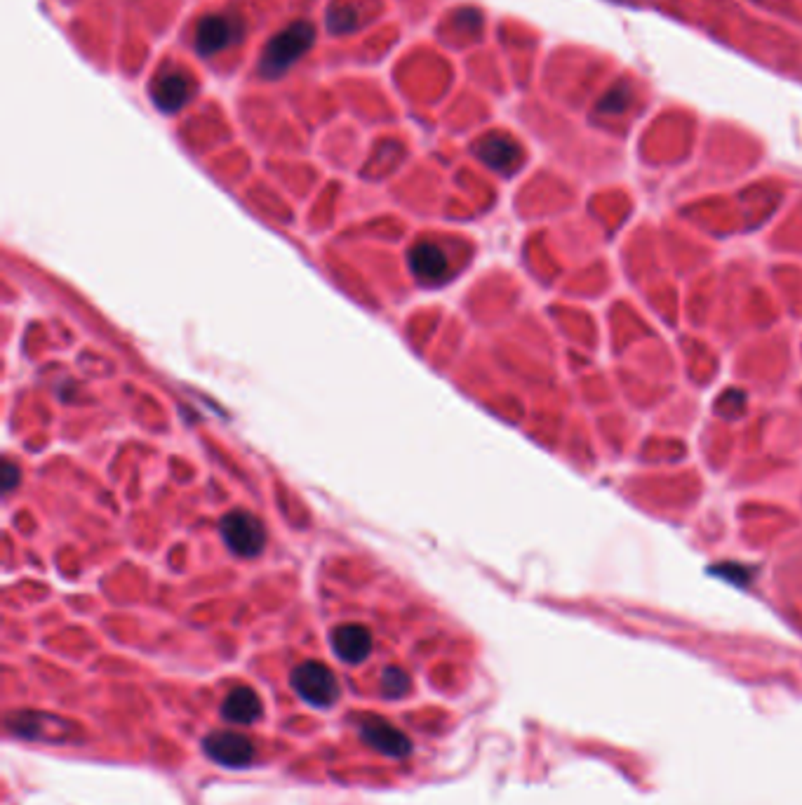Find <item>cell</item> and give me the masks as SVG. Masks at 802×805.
I'll list each match as a JSON object with an SVG mask.
<instances>
[{"instance_id": "3", "label": "cell", "mask_w": 802, "mask_h": 805, "mask_svg": "<svg viewBox=\"0 0 802 805\" xmlns=\"http://www.w3.org/2000/svg\"><path fill=\"white\" fill-rule=\"evenodd\" d=\"M219 530H222L224 544L236 556L255 558L257 554H262L266 544L264 528L262 523H259L252 514H247V511H231V514H226L222 518Z\"/></svg>"}, {"instance_id": "6", "label": "cell", "mask_w": 802, "mask_h": 805, "mask_svg": "<svg viewBox=\"0 0 802 805\" xmlns=\"http://www.w3.org/2000/svg\"><path fill=\"white\" fill-rule=\"evenodd\" d=\"M360 737L367 747H372L374 751L384 756L393 758H405L412 751V742L400 733L396 725H391L389 721L379 716H365L360 721Z\"/></svg>"}, {"instance_id": "4", "label": "cell", "mask_w": 802, "mask_h": 805, "mask_svg": "<svg viewBox=\"0 0 802 805\" xmlns=\"http://www.w3.org/2000/svg\"><path fill=\"white\" fill-rule=\"evenodd\" d=\"M203 749L212 761L226 768H247L255 761V744L247 735L233 733V730H217L207 735Z\"/></svg>"}, {"instance_id": "7", "label": "cell", "mask_w": 802, "mask_h": 805, "mask_svg": "<svg viewBox=\"0 0 802 805\" xmlns=\"http://www.w3.org/2000/svg\"><path fill=\"white\" fill-rule=\"evenodd\" d=\"M193 81L182 69L163 71L151 85V97L160 111L175 113L191 99Z\"/></svg>"}, {"instance_id": "14", "label": "cell", "mask_w": 802, "mask_h": 805, "mask_svg": "<svg viewBox=\"0 0 802 805\" xmlns=\"http://www.w3.org/2000/svg\"><path fill=\"white\" fill-rule=\"evenodd\" d=\"M17 476H19V474H17V469H15V467H12V464H10V462H8V464H5V490H12V488H15V483H17Z\"/></svg>"}, {"instance_id": "9", "label": "cell", "mask_w": 802, "mask_h": 805, "mask_svg": "<svg viewBox=\"0 0 802 805\" xmlns=\"http://www.w3.org/2000/svg\"><path fill=\"white\" fill-rule=\"evenodd\" d=\"M330 643L337 657L349 664L365 662L367 655L372 653V634L363 624H342L332 631Z\"/></svg>"}, {"instance_id": "8", "label": "cell", "mask_w": 802, "mask_h": 805, "mask_svg": "<svg viewBox=\"0 0 802 805\" xmlns=\"http://www.w3.org/2000/svg\"><path fill=\"white\" fill-rule=\"evenodd\" d=\"M407 264H410V271L421 283H440L450 274L445 252L429 241L412 245L410 252H407Z\"/></svg>"}, {"instance_id": "10", "label": "cell", "mask_w": 802, "mask_h": 805, "mask_svg": "<svg viewBox=\"0 0 802 805\" xmlns=\"http://www.w3.org/2000/svg\"><path fill=\"white\" fill-rule=\"evenodd\" d=\"M478 156L485 165H490L492 170L504 172V175H511L513 170L518 168L520 161H523V151L520 146L513 142L511 137L504 135H492L485 137L483 142L478 144Z\"/></svg>"}, {"instance_id": "12", "label": "cell", "mask_w": 802, "mask_h": 805, "mask_svg": "<svg viewBox=\"0 0 802 805\" xmlns=\"http://www.w3.org/2000/svg\"><path fill=\"white\" fill-rule=\"evenodd\" d=\"M410 676L405 674L400 667H386L382 671V681H379V688H382V695L389 697H405L410 693Z\"/></svg>"}, {"instance_id": "13", "label": "cell", "mask_w": 802, "mask_h": 805, "mask_svg": "<svg viewBox=\"0 0 802 805\" xmlns=\"http://www.w3.org/2000/svg\"><path fill=\"white\" fill-rule=\"evenodd\" d=\"M626 106H628V88H619V90H610V95L600 102V111L621 113Z\"/></svg>"}, {"instance_id": "1", "label": "cell", "mask_w": 802, "mask_h": 805, "mask_svg": "<svg viewBox=\"0 0 802 805\" xmlns=\"http://www.w3.org/2000/svg\"><path fill=\"white\" fill-rule=\"evenodd\" d=\"M316 41V29L309 22H294L280 31L273 41L266 45L259 71L266 78H278L292 64H297Z\"/></svg>"}, {"instance_id": "5", "label": "cell", "mask_w": 802, "mask_h": 805, "mask_svg": "<svg viewBox=\"0 0 802 805\" xmlns=\"http://www.w3.org/2000/svg\"><path fill=\"white\" fill-rule=\"evenodd\" d=\"M243 26L236 17L226 15H207L196 26V48L200 55L212 57L217 52L231 48L238 41Z\"/></svg>"}, {"instance_id": "11", "label": "cell", "mask_w": 802, "mask_h": 805, "mask_svg": "<svg viewBox=\"0 0 802 805\" xmlns=\"http://www.w3.org/2000/svg\"><path fill=\"white\" fill-rule=\"evenodd\" d=\"M262 700H259V695L255 693L252 688H245V685H240V688H233L229 695H226V700L222 702V716L226 721L231 723H238V725H252L257 723L259 718H262Z\"/></svg>"}, {"instance_id": "2", "label": "cell", "mask_w": 802, "mask_h": 805, "mask_svg": "<svg viewBox=\"0 0 802 805\" xmlns=\"http://www.w3.org/2000/svg\"><path fill=\"white\" fill-rule=\"evenodd\" d=\"M292 688L294 693L309 702L311 707L327 709L339 700V683L334 678L332 669L323 662H304L292 671Z\"/></svg>"}]
</instances>
